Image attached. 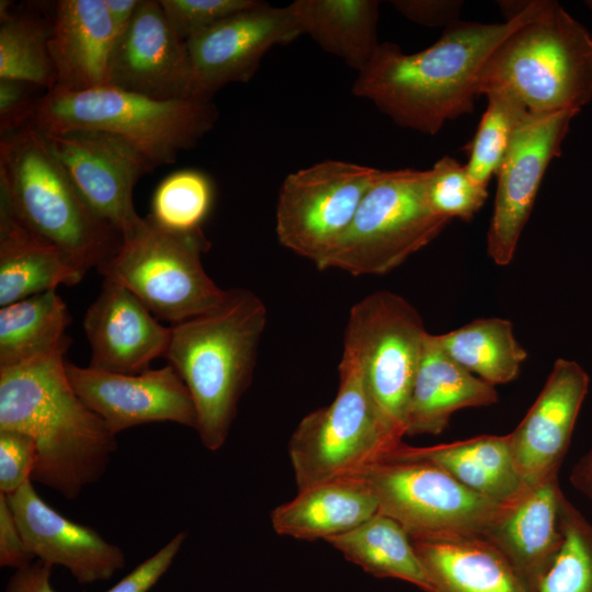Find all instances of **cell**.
Masks as SVG:
<instances>
[{
  "instance_id": "5",
  "label": "cell",
  "mask_w": 592,
  "mask_h": 592,
  "mask_svg": "<svg viewBox=\"0 0 592 592\" xmlns=\"http://www.w3.org/2000/svg\"><path fill=\"white\" fill-rule=\"evenodd\" d=\"M477 92L509 94L533 114L579 113L592 100V35L553 1L493 50Z\"/></svg>"
},
{
  "instance_id": "31",
  "label": "cell",
  "mask_w": 592,
  "mask_h": 592,
  "mask_svg": "<svg viewBox=\"0 0 592 592\" xmlns=\"http://www.w3.org/2000/svg\"><path fill=\"white\" fill-rule=\"evenodd\" d=\"M435 337L452 360L493 386L514 380L527 358L512 322L503 318L476 319Z\"/></svg>"
},
{
  "instance_id": "11",
  "label": "cell",
  "mask_w": 592,
  "mask_h": 592,
  "mask_svg": "<svg viewBox=\"0 0 592 592\" xmlns=\"http://www.w3.org/2000/svg\"><path fill=\"white\" fill-rule=\"evenodd\" d=\"M428 333L419 311L389 291L358 300L346 322L343 351L360 362L375 402L402 437Z\"/></svg>"
},
{
  "instance_id": "15",
  "label": "cell",
  "mask_w": 592,
  "mask_h": 592,
  "mask_svg": "<svg viewBox=\"0 0 592 592\" xmlns=\"http://www.w3.org/2000/svg\"><path fill=\"white\" fill-rule=\"evenodd\" d=\"M579 113H530L515 132L497 172L493 212L487 232V252L501 266L515 254L544 174L559 157L572 119Z\"/></svg>"
},
{
  "instance_id": "13",
  "label": "cell",
  "mask_w": 592,
  "mask_h": 592,
  "mask_svg": "<svg viewBox=\"0 0 592 592\" xmlns=\"http://www.w3.org/2000/svg\"><path fill=\"white\" fill-rule=\"evenodd\" d=\"M38 130L91 209L122 238L130 235L144 219L135 210L133 190L156 167L130 143L110 133Z\"/></svg>"
},
{
  "instance_id": "2",
  "label": "cell",
  "mask_w": 592,
  "mask_h": 592,
  "mask_svg": "<svg viewBox=\"0 0 592 592\" xmlns=\"http://www.w3.org/2000/svg\"><path fill=\"white\" fill-rule=\"evenodd\" d=\"M67 350L0 368V430L23 432L35 440L32 482L76 500L104 475L117 440L70 385Z\"/></svg>"
},
{
  "instance_id": "14",
  "label": "cell",
  "mask_w": 592,
  "mask_h": 592,
  "mask_svg": "<svg viewBox=\"0 0 592 592\" xmlns=\"http://www.w3.org/2000/svg\"><path fill=\"white\" fill-rule=\"evenodd\" d=\"M300 35L288 4L263 1L195 34L185 41L192 96L212 100L227 84L248 82L271 48Z\"/></svg>"
},
{
  "instance_id": "6",
  "label": "cell",
  "mask_w": 592,
  "mask_h": 592,
  "mask_svg": "<svg viewBox=\"0 0 592 592\" xmlns=\"http://www.w3.org/2000/svg\"><path fill=\"white\" fill-rule=\"evenodd\" d=\"M218 119L212 100H156L111 86L46 91L29 124L43 132L93 129L122 137L156 168L195 147Z\"/></svg>"
},
{
  "instance_id": "21",
  "label": "cell",
  "mask_w": 592,
  "mask_h": 592,
  "mask_svg": "<svg viewBox=\"0 0 592 592\" xmlns=\"http://www.w3.org/2000/svg\"><path fill=\"white\" fill-rule=\"evenodd\" d=\"M561 493L558 475L530 487L482 536L506 559L527 592H537L561 549Z\"/></svg>"
},
{
  "instance_id": "38",
  "label": "cell",
  "mask_w": 592,
  "mask_h": 592,
  "mask_svg": "<svg viewBox=\"0 0 592 592\" xmlns=\"http://www.w3.org/2000/svg\"><path fill=\"white\" fill-rule=\"evenodd\" d=\"M36 463L37 446L31 435L0 430V493L11 496L32 481Z\"/></svg>"
},
{
  "instance_id": "12",
  "label": "cell",
  "mask_w": 592,
  "mask_h": 592,
  "mask_svg": "<svg viewBox=\"0 0 592 592\" xmlns=\"http://www.w3.org/2000/svg\"><path fill=\"white\" fill-rule=\"evenodd\" d=\"M383 171L325 160L289 173L277 195L278 242L318 266L349 228L363 197Z\"/></svg>"
},
{
  "instance_id": "39",
  "label": "cell",
  "mask_w": 592,
  "mask_h": 592,
  "mask_svg": "<svg viewBox=\"0 0 592 592\" xmlns=\"http://www.w3.org/2000/svg\"><path fill=\"white\" fill-rule=\"evenodd\" d=\"M186 537L185 532L175 534L156 554L136 566L105 592H148L168 571Z\"/></svg>"
},
{
  "instance_id": "8",
  "label": "cell",
  "mask_w": 592,
  "mask_h": 592,
  "mask_svg": "<svg viewBox=\"0 0 592 592\" xmlns=\"http://www.w3.org/2000/svg\"><path fill=\"white\" fill-rule=\"evenodd\" d=\"M208 248L202 229L171 231L147 216L98 270L128 288L153 316L175 325L215 309L226 296L202 264Z\"/></svg>"
},
{
  "instance_id": "10",
  "label": "cell",
  "mask_w": 592,
  "mask_h": 592,
  "mask_svg": "<svg viewBox=\"0 0 592 592\" xmlns=\"http://www.w3.org/2000/svg\"><path fill=\"white\" fill-rule=\"evenodd\" d=\"M352 476L368 485L378 512L399 523L412 540L482 537L510 505L471 491L425 462L378 460Z\"/></svg>"
},
{
  "instance_id": "40",
  "label": "cell",
  "mask_w": 592,
  "mask_h": 592,
  "mask_svg": "<svg viewBox=\"0 0 592 592\" xmlns=\"http://www.w3.org/2000/svg\"><path fill=\"white\" fill-rule=\"evenodd\" d=\"M41 89L32 83L0 79V135L27 125L42 95L34 91Z\"/></svg>"
},
{
  "instance_id": "4",
  "label": "cell",
  "mask_w": 592,
  "mask_h": 592,
  "mask_svg": "<svg viewBox=\"0 0 592 592\" xmlns=\"http://www.w3.org/2000/svg\"><path fill=\"white\" fill-rule=\"evenodd\" d=\"M0 198L86 272L99 269L121 246V234L91 209L32 124L0 135Z\"/></svg>"
},
{
  "instance_id": "20",
  "label": "cell",
  "mask_w": 592,
  "mask_h": 592,
  "mask_svg": "<svg viewBox=\"0 0 592 592\" xmlns=\"http://www.w3.org/2000/svg\"><path fill=\"white\" fill-rule=\"evenodd\" d=\"M83 329L91 349L89 367L118 374L149 369L153 360L164 356L171 338V327L158 322L128 288L110 278L89 306Z\"/></svg>"
},
{
  "instance_id": "28",
  "label": "cell",
  "mask_w": 592,
  "mask_h": 592,
  "mask_svg": "<svg viewBox=\"0 0 592 592\" xmlns=\"http://www.w3.org/2000/svg\"><path fill=\"white\" fill-rule=\"evenodd\" d=\"M288 5L301 34L357 72L368 65L380 44L378 1L296 0Z\"/></svg>"
},
{
  "instance_id": "29",
  "label": "cell",
  "mask_w": 592,
  "mask_h": 592,
  "mask_svg": "<svg viewBox=\"0 0 592 592\" xmlns=\"http://www.w3.org/2000/svg\"><path fill=\"white\" fill-rule=\"evenodd\" d=\"M326 542L376 578L402 580L423 592H432L431 580L412 539L399 523L385 514L378 512Z\"/></svg>"
},
{
  "instance_id": "18",
  "label": "cell",
  "mask_w": 592,
  "mask_h": 592,
  "mask_svg": "<svg viewBox=\"0 0 592 592\" xmlns=\"http://www.w3.org/2000/svg\"><path fill=\"white\" fill-rule=\"evenodd\" d=\"M589 385L579 363L556 360L536 400L508 434L515 468L527 487L559 474Z\"/></svg>"
},
{
  "instance_id": "1",
  "label": "cell",
  "mask_w": 592,
  "mask_h": 592,
  "mask_svg": "<svg viewBox=\"0 0 592 592\" xmlns=\"http://www.w3.org/2000/svg\"><path fill=\"white\" fill-rule=\"evenodd\" d=\"M550 0H532L517 18L502 23L457 21L431 46L405 54L380 43L357 72L352 92L371 101L398 126L435 135L448 121L475 110L480 70L514 31L540 16Z\"/></svg>"
},
{
  "instance_id": "42",
  "label": "cell",
  "mask_w": 592,
  "mask_h": 592,
  "mask_svg": "<svg viewBox=\"0 0 592 592\" xmlns=\"http://www.w3.org/2000/svg\"><path fill=\"white\" fill-rule=\"evenodd\" d=\"M34 560L35 557L25 545L7 496L0 493V566L18 570Z\"/></svg>"
},
{
  "instance_id": "41",
  "label": "cell",
  "mask_w": 592,
  "mask_h": 592,
  "mask_svg": "<svg viewBox=\"0 0 592 592\" xmlns=\"http://www.w3.org/2000/svg\"><path fill=\"white\" fill-rule=\"evenodd\" d=\"M392 7L406 19L430 27H448L459 21V0H395Z\"/></svg>"
},
{
  "instance_id": "3",
  "label": "cell",
  "mask_w": 592,
  "mask_h": 592,
  "mask_svg": "<svg viewBox=\"0 0 592 592\" xmlns=\"http://www.w3.org/2000/svg\"><path fill=\"white\" fill-rule=\"evenodd\" d=\"M267 310L247 288L227 289L215 309L171 327L164 354L196 411L195 431L208 451L224 446L249 387Z\"/></svg>"
},
{
  "instance_id": "47",
  "label": "cell",
  "mask_w": 592,
  "mask_h": 592,
  "mask_svg": "<svg viewBox=\"0 0 592 592\" xmlns=\"http://www.w3.org/2000/svg\"><path fill=\"white\" fill-rule=\"evenodd\" d=\"M584 3L592 11V0H588Z\"/></svg>"
},
{
  "instance_id": "45",
  "label": "cell",
  "mask_w": 592,
  "mask_h": 592,
  "mask_svg": "<svg viewBox=\"0 0 592 592\" xmlns=\"http://www.w3.org/2000/svg\"><path fill=\"white\" fill-rule=\"evenodd\" d=\"M569 480L577 491L592 501V447L574 464Z\"/></svg>"
},
{
  "instance_id": "23",
  "label": "cell",
  "mask_w": 592,
  "mask_h": 592,
  "mask_svg": "<svg viewBox=\"0 0 592 592\" xmlns=\"http://www.w3.org/2000/svg\"><path fill=\"white\" fill-rule=\"evenodd\" d=\"M493 385L465 369L428 333L422 358L409 398L405 436L437 435L454 412L498 402Z\"/></svg>"
},
{
  "instance_id": "19",
  "label": "cell",
  "mask_w": 592,
  "mask_h": 592,
  "mask_svg": "<svg viewBox=\"0 0 592 592\" xmlns=\"http://www.w3.org/2000/svg\"><path fill=\"white\" fill-rule=\"evenodd\" d=\"M7 498L35 559L65 567L81 584L109 580L125 567L121 547L92 527L55 511L38 496L32 481Z\"/></svg>"
},
{
  "instance_id": "43",
  "label": "cell",
  "mask_w": 592,
  "mask_h": 592,
  "mask_svg": "<svg viewBox=\"0 0 592 592\" xmlns=\"http://www.w3.org/2000/svg\"><path fill=\"white\" fill-rule=\"evenodd\" d=\"M53 566L35 559L29 566L14 570L5 592H56L50 582Z\"/></svg>"
},
{
  "instance_id": "9",
  "label": "cell",
  "mask_w": 592,
  "mask_h": 592,
  "mask_svg": "<svg viewBox=\"0 0 592 592\" xmlns=\"http://www.w3.org/2000/svg\"><path fill=\"white\" fill-rule=\"evenodd\" d=\"M426 177L428 170H384L317 267L354 276L382 275L428 246L451 219L429 206Z\"/></svg>"
},
{
  "instance_id": "16",
  "label": "cell",
  "mask_w": 592,
  "mask_h": 592,
  "mask_svg": "<svg viewBox=\"0 0 592 592\" xmlns=\"http://www.w3.org/2000/svg\"><path fill=\"white\" fill-rule=\"evenodd\" d=\"M65 369L76 394L115 435L153 422L196 428L190 391L170 364L139 374H118L66 360Z\"/></svg>"
},
{
  "instance_id": "7",
  "label": "cell",
  "mask_w": 592,
  "mask_h": 592,
  "mask_svg": "<svg viewBox=\"0 0 592 592\" xmlns=\"http://www.w3.org/2000/svg\"><path fill=\"white\" fill-rule=\"evenodd\" d=\"M333 401L305 415L288 441L297 491L349 477L402 442L380 411L360 362L343 351Z\"/></svg>"
},
{
  "instance_id": "37",
  "label": "cell",
  "mask_w": 592,
  "mask_h": 592,
  "mask_svg": "<svg viewBox=\"0 0 592 592\" xmlns=\"http://www.w3.org/2000/svg\"><path fill=\"white\" fill-rule=\"evenodd\" d=\"M175 32L184 39L249 9L259 0H159Z\"/></svg>"
},
{
  "instance_id": "44",
  "label": "cell",
  "mask_w": 592,
  "mask_h": 592,
  "mask_svg": "<svg viewBox=\"0 0 592 592\" xmlns=\"http://www.w3.org/2000/svg\"><path fill=\"white\" fill-rule=\"evenodd\" d=\"M116 37L130 24L140 0H103Z\"/></svg>"
},
{
  "instance_id": "26",
  "label": "cell",
  "mask_w": 592,
  "mask_h": 592,
  "mask_svg": "<svg viewBox=\"0 0 592 592\" xmlns=\"http://www.w3.org/2000/svg\"><path fill=\"white\" fill-rule=\"evenodd\" d=\"M86 271L32 232L0 198V306L76 285Z\"/></svg>"
},
{
  "instance_id": "25",
  "label": "cell",
  "mask_w": 592,
  "mask_h": 592,
  "mask_svg": "<svg viewBox=\"0 0 592 592\" xmlns=\"http://www.w3.org/2000/svg\"><path fill=\"white\" fill-rule=\"evenodd\" d=\"M378 513L377 499L356 476L325 481L301 491L271 513L282 536L301 540L328 539L349 532Z\"/></svg>"
},
{
  "instance_id": "32",
  "label": "cell",
  "mask_w": 592,
  "mask_h": 592,
  "mask_svg": "<svg viewBox=\"0 0 592 592\" xmlns=\"http://www.w3.org/2000/svg\"><path fill=\"white\" fill-rule=\"evenodd\" d=\"M52 16L14 10L0 2V79L23 81L50 91L55 71L48 49Z\"/></svg>"
},
{
  "instance_id": "33",
  "label": "cell",
  "mask_w": 592,
  "mask_h": 592,
  "mask_svg": "<svg viewBox=\"0 0 592 592\" xmlns=\"http://www.w3.org/2000/svg\"><path fill=\"white\" fill-rule=\"evenodd\" d=\"M487 109L477 130L467 146L468 161L465 163L470 178L488 187L497 174L513 136L530 112L515 98L504 93L486 95Z\"/></svg>"
},
{
  "instance_id": "36",
  "label": "cell",
  "mask_w": 592,
  "mask_h": 592,
  "mask_svg": "<svg viewBox=\"0 0 592 592\" xmlns=\"http://www.w3.org/2000/svg\"><path fill=\"white\" fill-rule=\"evenodd\" d=\"M425 195L437 215L470 220L486 203L488 191L470 178L465 164L444 156L428 170Z\"/></svg>"
},
{
  "instance_id": "34",
  "label": "cell",
  "mask_w": 592,
  "mask_h": 592,
  "mask_svg": "<svg viewBox=\"0 0 592 592\" xmlns=\"http://www.w3.org/2000/svg\"><path fill=\"white\" fill-rule=\"evenodd\" d=\"M561 549L537 592H592V523L562 492Z\"/></svg>"
},
{
  "instance_id": "24",
  "label": "cell",
  "mask_w": 592,
  "mask_h": 592,
  "mask_svg": "<svg viewBox=\"0 0 592 592\" xmlns=\"http://www.w3.org/2000/svg\"><path fill=\"white\" fill-rule=\"evenodd\" d=\"M383 460L430 463L471 491L503 504L516 502L530 488L515 468L508 434H485L433 446L401 442Z\"/></svg>"
},
{
  "instance_id": "17",
  "label": "cell",
  "mask_w": 592,
  "mask_h": 592,
  "mask_svg": "<svg viewBox=\"0 0 592 592\" xmlns=\"http://www.w3.org/2000/svg\"><path fill=\"white\" fill-rule=\"evenodd\" d=\"M107 86L156 100L193 98L185 41L159 0H140L130 24L116 38Z\"/></svg>"
},
{
  "instance_id": "46",
  "label": "cell",
  "mask_w": 592,
  "mask_h": 592,
  "mask_svg": "<svg viewBox=\"0 0 592 592\" xmlns=\"http://www.w3.org/2000/svg\"><path fill=\"white\" fill-rule=\"evenodd\" d=\"M531 2L532 1H499L498 5L505 18V21H510L521 15L528 8Z\"/></svg>"
},
{
  "instance_id": "30",
  "label": "cell",
  "mask_w": 592,
  "mask_h": 592,
  "mask_svg": "<svg viewBox=\"0 0 592 592\" xmlns=\"http://www.w3.org/2000/svg\"><path fill=\"white\" fill-rule=\"evenodd\" d=\"M67 305L54 291L0 309V368L13 367L69 348Z\"/></svg>"
},
{
  "instance_id": "27",
  "label": "cell",
  "mask_w": 592,
  "mask_h": 592,
  "mask_svg": "<svg viewBox=\"0 0 592 592\" xmlns=\"http://www.w3.org/2000/svg\"><path fill=\"white\" fill-rule=\"evenodd\" d=\"M412 542L432 592H527L506 559L482 537Z\"/></svg>"
},
{
  "instance_id": "35",
  "label": "cell",
  "mask_w": 592,
  "mask_h": 592,
  "mask_svg": "<svg viewBox=\"0 0 592 592\" xmlns=\"http://www.w3.org/2000/svg\"><path fill=\"white\" fill-rule=\"evenodd\" d=\"M210 179L198 170L171 173L157 186L148 215L158 226L178 232L201 229L213 204Z\"/></svg>"
},
{
  "instance_id": "22",
  "label": "cell",
  "mask_w": 592,
  "mask_h": 592,
  "mask_svg": "<svg viewBox=\"0 0 592 592\" xmlns=\"http://www.w3.org/2000/svg\"><path fill=\"white\" fill-rule=\"evenodd\" d=\"M116 34L103 0H59L48 49L55 71L50 91L78 92L109 82Z\"/></svg>"
}]
</instances>
